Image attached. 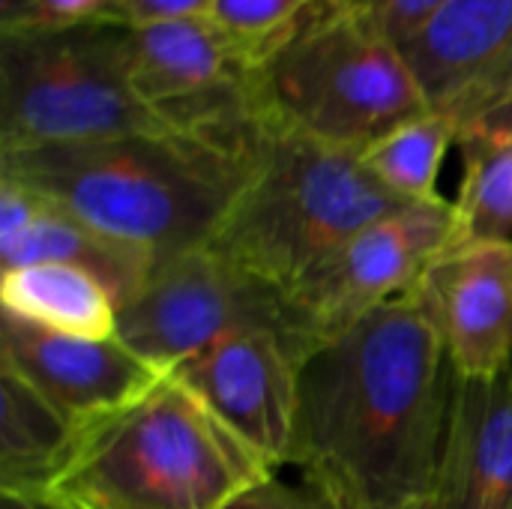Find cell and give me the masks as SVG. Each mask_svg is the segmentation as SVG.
I'll return each mask as SVG.
<instances>
[{
	"instance_id": "obj_3",
	"label": "cell",
	"mask_w": 512,
	"mask_h": 509,
	"mask_svg": "<svg viewBox=\"0 0 512 509\" xmlns=\"http://www.w3.org/2000/svg\"><path fill=\"white\" fill-rule=\"evenodd\" d=\"M270 477L276 468L168 375L78 429L57 468L24 498L54 509H225Z\"/></svg>"
},
{
	"instance_id": "obj_4",
	"label": "cell",
	"mask_w": 512,
	"mask_h": 509,
	"mask_svg": "<svg viewBox=\"0 0 512 509\" xmlns=\"http://www.w3.org/2000/svg\"><path fill=\"white\" fill-rule=\"evenodd\" d=\"M405 204L366 171L360 153L261 111L246 180L210 249L288 294L354 234Z\"/></svg>"
},
{
	"instance_id": "obj_15",
	"label": "cell",
	"mask_w": 512,
	"mask_h": 509,
	"mask_svg": "<svg viewBox=\"0 0 512 509\" xmlns=\"http://www.w3.org/2000/svg\"><path fill=\"white\" fill-rule=\"evenodd\" d=\"M462 186L450 246L512 240V99L459 126Z\"/></svg>"
},
{
	"instance_id": "obj_8",
	"label": "cell",
	"mask_w": 512,
	"mask_h": 509,
	"mask_svg": "<svg viewBox=\"0 0 512 509\" xmlns=\"http://www.w3.org/2000/svg\"><path fill=\"white\" fill-rule=\"evenodd\" d=\"M456 207L447 198L405 204L354 234L327 264L285 294L288 327L312 354L366 315L408 294L423 270L450 249Z\"/></svg>"
},
{
	"instance_id": "obj_2",
	"label": "cell",
	"mask_w": 512,
	"mask_h": 509,
	"mask_svg": "<svg viewBox=\"0 0 512 509\" xmlns=\"http://www.w3.org/2000/svg\"><path fill=\"white\" fill-rule=\"evenodd\" d=\"M249 159L252 150L237 153L183 132H138L9 150L0 153V174L159 261L210 246Z\"/></svg>"
},
{
	"instance_id": "obj_23",
	"label": "cell",
	"mask_w": 512,
	"mask_h": 509,
	"mask_svg": "<svg viewBox=\"0 0 512 509\" xmlns=\"http://www.w3.org/2000/svg\"><path fill=\"white\" fill-rule=\"evenodd\" d=\"M357 3L366 6L399 45H405L447 0H357Z\"/></svg>"
},
{
	"instance_id": "obj_6",
	"label": "cell",
	"mask_w": 512,
	"mask_h": 509,
	"mask_svg": "<svg viewBox=\"0 0 512 509\" xmlns=\"http://www.w3.org/2000/svg\"><path fill=\"white\" fill-rule=\"evenodd\" d=\"M174 132L135 90L129 24L0 30V153Z\"/></svg>"
},
{
	"instance_id": "obj_21",
	"label": "cell",
	"mask_w": 512,
	"mask_h": 509,
	"mask_svg": "<svg viewBox=\"0 0 512 509\" xmlns=\"http://www.w3.org/2000/svg\"><path fill=\"white\" fill-rule=\"evenodd\" d=\"M225 509H336L324 495H318L312 486H288L276 477L246 489L240 498H234Z\"/></svg>"
},
{
	"instance_id": "obj_11",
	"label": "cell",
	"mask_w": 512,
	"mask_h": 509,
	"mask_svg": "<svg viewBox=\"0 0 512 509\" xmlns=\"http://www.w3.org/2000/svg\"><path fill=\"white\" fill-rule=\"evenodd\" d=\"M402 51L429 111L459 129L512 99V0H447Z\"/></svg>"
},
{
	"instance_id": "obj_19",
	"label": "cell",
	"mask_w": 512,
	"mask_h": 509,
	"mask_svg": "<svg viewBox=\"0 0 512 509\" xmlns=\"http://www.w3.org/2000/svg\"><path fill=\"white\" fill-rule=\"evenodd\" d=\"M315 0H213L207 18L225 30L252 63L312 6Z\"/></svg>"
},
{
	"instance_id": "obj_17",
	"label": "cell",
	"mask_w": 512,
	"mask_h": 509,
	"mask_svg": "<svg viewBox=\"0 0 512 509\" xmlns=\"http://www.w3.org/2000/svg\"><path fill=\"white\" fill-rule=\"evenodd\" d=\"M78 429L0 363V495H30L66 456Z\"/></svg>"
},
{
	"instance_id": "obj_1",
	"label": "cell",
	"mask_w": 512,
	"mask_h": 509,
	"mask_svg": "<svg viewBox=\"0 0 512 509\" xmlns=\"http://www.w3.org/2000/svg\"><path fill=\"white\" fill-rule=\"evenodd\" d=\"M450 393L444 342L402 294L306 357L285 465L336 509L420 507L438 492Z\"/></svg>"
},
{
	"instance_id": "obj_24",
	"label": "cell",
	"mask_w": 512,
	"mask_h": 509,
	"mask_svg": "<svg viewBox=\"0 0 512 509\" xmlns=\"http://www.w3.org/2000/svg\"><path fill=\"white\" fill-rule=\"evenodd\" d=\"M0 509H54L33 498H18V495H0Z\"/></svg>"
},
{
	"instance_id": "obj_7",
	"label": "cell",
	"mask_w": 512,
	"mask_h": 509,
	"mask_svg": "<svg viewBox=\"0 0 512 509\" xmlns=\"http://www.w3.org/2000/svg\"><path fill=\"white\" fill-rule=\"evenodd\" d=\"M258 327L291 330L285 294L210 246L159 258L117 309V339L162 375L219 339Z\"/></svg>"
},
{
	"instance_id": "obj_14",
	"label": "cell",
	"mask_w": 512,
	"mask_h": 509,
	"mask_svg": "<svg viewBox=\"0 0 512 509\" xmlns=\"http://www.w3.org/2000/svg\"><path fill=\"white\" fill-rule=\"evenodd\" d=\"M435 498L444 509H512V363L492 378L453 372Z\"/></svg>"
},
{
	"instance_id": "obj_13",
	"label": "cell",
	"mask_w": 512,
	"mask_h": 509,
	"mask_svg": "<svg viewBox=\"0 0 512 509\" xmlns=\"http://www.w3.org/2000/svg\"><path fill=\"white\" fill-rule=\"evenodd\" d=\"M0 264L3 270L30 264H66L96 276L117 309L144 285L156 258L126 246L57 201L0 174Z\"/></svg>"
},
{
	"instance_id": "obj_5",
	"label": "cell",
	"mask_w": 512,
	"mask_h": 509,
	"mask_svg": "<svg viewBox=\"0 0 512 509\" xmlns=\"http://www.w3.org/2000/svg\"><path fill=\"white\" fill-rule=\"evenodd\" d=\"M267 117L363 153L429 111L402 45L357 0H315L255 63Z\"/></svg>"
},
{
	"instance_id": "obj_12",
	"label": "cell",
	"mask_w": 512,
	"mask_h": 509,
	"mask_svg": "<svg viewBox=\"0 0 512 509\" xmlns=\"http://www.w3.org/2000/svg\"><path fill=\"white\" fill-rule=\"evenodd\" d=\"M0 363L18 372L75 429L126 408L168 378L117 336H63L12 315L0 318Z\"/></svg>"
},
{
	"instance_id": "obj_20",
	"label": "cell",
	"mask_w": 512,
	"mask_h": 509,
	"mask_svg": "<svg viewBox=\"0 0 512 509\" xmlns=\"http://www.w3.org/2000/svg\"><path fill=\"white\" fill-rule=\"evenodd\" d=\"M108 3L111 0H27L21 18L6 30H18V27H69V24L108 18Z\"/></svg>"
},
{
	"instance_id": "obj_9",
	"label": "cell",
	"mask_w": 512,
	"mask_h": 509,
	"mask_svg": "<svg viewBox=\"0 0 512 509\" xmlns=\"http://www.w3.org/2000/svg\"><path fill=\"white\" fill-rule=\"evenodd\" d=\"M309 351L285 327L240 330L171 372L276 471L288 462Z\"/></svg>"
},
{
	"instance_id": "obj_18",
	"label": "cell",
	"mask_w": 512,
	"mask_h": 509,
	"mask_svg": "<svg viewBox=\"0 0 512 509\" xmlns=\"http://www.w3.org/2000/svg\"><path fill=\"white\" fill-rule=\"evenodd\" d=\"M456 123L438 111H426L360 153L366 171L408 204L438 201V174L450 144L456 141Z\"/></svg>"
},
{
	"instance_id": "obj_22",
	"label": "cell",
	"mask_w": 512,
	"mask_h": 509,
	"mask_svg": "<svg viewBox=\"0 0 512 509\" xmlns=\"http://www.w3.org/2000/svg\"><path fill=\"white\" fill-rule=\"evenodd\" d=\"M213 0H111L108 18H117L129 27L159 24V21H180V18H201L207 15Z\"/></svg>"
},
{
	"instance_id": "obj_16",
	"label": "cell",
	"mask_w": 512,
	"mask_h": 509,
	"mask_svg": "<svg viewBox=\"0 0 512 509\" xmlns=\"http://www.w3.org/2000/svg\"><path fill=\"white\" fill-rule=\"evenodd\" d=\"M3 315L81 339L117 336V300L87 270L66 264L12 267L0 276Z\"/></svg>"
},
{
	"instance_id": "obj_10",
	"label": "cell",
	"mask_w": 512,
	"mask_h": 509,
	"mask_svg": "<svg viewBox=\"0 0 512 509\" xmlns=\"http://www.w3.org/2000/svg\"><path fill=\"white\" fill-rule=\"evenodd\" d=\"M462 378H492L512 363V240L444 249L408 291Z\"/></svg>"
}]
</instances>
